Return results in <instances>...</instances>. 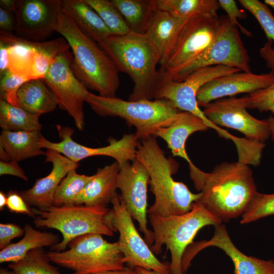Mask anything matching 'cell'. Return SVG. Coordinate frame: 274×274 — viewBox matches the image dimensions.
I'll return each instance as SVG.
<instances>
[{
	"mask_svg": "<svg viewBox=\"0 0 274 274\" xmlns=\"http://www.w3.org/2000/svg\"><path fill=\"white\" fill-rule=\"evenodd\" d=\"M190 177L201 193L197 201L222 221L242 215L257 192L253 172L239 161L224 162L210 173L190 166Z\"/></svg>",
	"mask_w": 274,
	"mask_h": 274,
	"instance_id": "1",
	"label": "cell"
},
{
	"mask_svg": "<svg viewBox=\"0 0 274 274\" xmlns=\"http://www.w3.org/2000/svg\"><path fill=\"white\" fill-rule=\"evenodd\" d=\"M136 159L147 169L150 190L155 197L153 205L148 210L149 215L161 217L180 215L190 211L201 197L193 193L183 183L174 180L179 164L167 157L156 137L152 136L139 143Z\"/></svg>",
	"mask_w": 274,
	"mask_h": 274,
	"instance_id": "2",
	"label": "cell"
},
{
	"mask_svg": "<svg viewBox=\"0 0 274 274\" xmlns=\"http://www.w3.org/2000/svg\"><path fill=\"white\" fill-rule=\"evenodd\" d=\"M55 31L72 49V68L79 80L99 95L116 96L120 83L114 62L98 43L77 27L63 9Z\"/></svg>",
	"mask_w": 274,
	"mask_h": 274,
	"instance_id": "3",
	"label": "cell"
},
{
	"mask_svg": "<svg viewBox=\"0 0 274 274\" xmlns=\"http://www.w3.org/2000/svg\"><path fill=\"white\" fill-rule=\"evenodd\" d=\"M119 72L128 75L133 83L128 100H153L158 87L160 73L157 69L159 55L145 34L132 31L112 35L100 45Z\"/></svg>",
	"mask_w": 274,
	"mask_h": 274,
	"instance_id": "4",
	"label": "cell"
},
{
	"mask_svg": "<svg viewBox=\"0 0 274 274\" xmlns=\"http://www.w3.org/2000/svg\"><path fill=\"white\" fill-rule=\"evenodd\" d=\"M32 210L36 227L54 229L61 233L62 239L51 247L53 251H64L72 240L83 235L97 233L112 236L117 231L112 224V209L107 206L73 204Z\"/></svg>",
	"mask_w": 274,
	"mask_h": 274,
	"instance_id": "5",
	"label": "cell"
},
{
	"mask_svg": "<svg viewBox=\"0 0 274 274\" xmlns=\"http://www.w3.org/2000/svg\"><path fill=\"white\" fill-rule=\"evenodd\" d=\"M149 218L154 238L150 248L157 255L162 253L163 245L169 250L170 274H184L182 268L183 255L187 247L193 243V239L200 229L223 222L198 201L186 214L167 217L149 215Z\"/></svg>",
	"mask_w": 274,
	"mask_h": 274,
	"instance_id": "6",
	"label": "cell"
},
{
	"mask_svg": "<svg viewBox=\"0 0 274 274\" xmlns=\"http://www.w3.org/2000/svg\"><path fill=\"white\" fill-rule=\"evenodd\" d=\"M85 101L101 117H118L135 128L139 141L154 136L160 127L170 124L181 111L169 101L160 99L125 100L115 97H105L88 91Z\"/></svg>",
	"mask_w": 274,
	"mask_h": 274,
	"instance_id": "7",
	"label": "cell"
},
{
	"mask_svg": "<svg viewBox=\"0 0 274 274\" xmlns=\"http://www.w3.org/2000/svg\"><path fill=\"white\" fill-rule=\"evenodd\" d=\"M67 247L66 250H51L47 254L51 262L72 270L73 274H93L125 267L118 242H108L101 234L81 235L72 240Z\"/></svg>",
	"mask_w": 274,
	"mask_h": 274,
	"instance_id": "8",
	"label": "cell"
},
{
	"mask_svg": "<svg viewBox=\"0 0 274 274\" xmlns=\"http://www.w3.org/2000/svg\"><path fill=\"white\" fill-rule=\"evenodd\" d=\"M220 19L217 36L208 48L177 68L167 72L160 71L161 76L180 82L197 69L215 65H225L250 72V58L238 27L230 23L227 16H222Z\"/></svg>",
	"mask_w": 274,
	"mask_h": 274,
	"instance_id": "9",
	"label": "cell"
},
{
	"mask_svg": "<svg viewBox=\"0 0 274 274\" xmlns=\"http://www.w3.org/2000/svg\"><path fill=\"white\" fill-rule=\"evenodd\" d=\"M241 70L225 65L210 66L197 69L182 81L177 82L160 76L155 99L166 100L181 111L190 112L201 118L209 128L219 135L225 130L214 125L204 115L198 105L197 93L206 83L218 77Z\"/></svg>",
	"mask_w": 274,
	"mask_h": 274,
	"instance_id": "10",
	"label": "cell"
},
{
	"mask_svg": "<svg viewBox=\"0 0 274 274\" xmlns=\"http://www.w3.org/2000/svg\"><path fill=\"white\" fill-rule=\"evenodd\" d=\"M112 224L119 233V248L131 268L140 267L170 274L169 265L161 262L139 234L121 197L117 193L112 200Z\"/></svg>",
	"mask_w": 274,
	"mask_h": 274,
	"instance_id": "11",
	"label": "cell"
},
{
	"mask_svg": "<svg viewBox=\"0 0 274 274\" xmlns=\"http://www.w3.org/2000/svg\"><path fill=\"white\" fill-rule=\"evenodd\" d=\"M71 55L68 50L56 56L44 80L54 94L59 108L73 118L79 130H83L85 125L83 104L89 91L72 70Z\"/></svg>",
	"mask_w": 274,
	"mask_h": 274,
	"instance_id": "12",
	"label": "cell"
},
{
	"mask_svg": "<svg viewBox=\"0 0 274 274\" xmlns=\"http://www.w3.org/2000/svg\"><path fill=\"white\" fill-rule=\"evenodd\" d=\"M60 141L52 142L43 135L40 147L57 151L70 160L78 163L85 158L95 156H106L114 158L121 165L136 159L139 140L134 134H125L119 139H108L109 145L98 148L86 147L75 142L72 138L74 129L68 126L56 125Z\"/></svg>",
	"mask_w": 274,
	"mask_h": 274,
	"instance_id": "13",
	"label": "cell"
},
{
	"mask_svg": "<svg viewBox=\"0 0 274 274\" xmlns=\"http://www.w3.org/2000/svg\"><path fill=\"white\" fill-rule=\"evenodd\" d=\"M247 109L245 95L217 99L204 106L203 112L215 125L235 129L248 140L264 143L270 135L266 120L256 118Z\"/></svg>",
	"mask_w": 274,
	"mask_h": 274,
	"instance_id": "14",
	"label": "cell"
},
{
	"mask_svg": "<svg viewBox=\"0 0 274 274\" xmlns=\"http://www.w3.org/2000/svg\"><path fill=\"white\" fill-rule=\"evenodd\" d=\"M117 179V188L132 219L137 221L139 230L145 240L151 245L154 242L153 232L147 227V187L150 177L143 164L138 159L119 165Z\"/></svg>",
	"mask_w": 274,
	"mask_h": 274,
	"instance_id": "15",
	"label": "cell"
},
{
	"mask_svg": "<svg viewBox=\"0 0 274 274\" xmlns=\"http://www.w3.org/2000/svg\"><path fill=\"white\" fill-rule=\"evenodd\" d=\"M220 25V19L217 14L190 18L161 71L167 72L177 68L202 53L215 39Z\"/></svg>",
	"mask_w": 274,
	"mask_h": 274,
	"instance_id": "16",
	"label": "cell"
},
{
	"mask_svg": "<svg viewBox=\"0 0 274 274\" xmlns=\"http://www.w3.org/2000/svg\"><path fill=\"white\" fill-rule=\"evenodd\" d=\"M62 0H17L15 13L16 36L41 42L56 31Z\"/></svg>",
	"mask_w": 274,
	"mask_h": 274,
	"instance_id": "17",
	"label": "cell"
},
{
	"mask_svg": "<svg viewBox=\"0 0 274 274\" xmlns=\"http://www.w3.org/2000/svg\"><path fill=\"white\" fill-rule=\"evenodd\" d=\"M209 247L222 250L230 258L234 264V274H274V261L260 259L242 253L234 245L222 223L215 226L211 239L193 243L187 247L182 258L183 269L187 271L195 255Z\"/></svg>",
	"mask_w": 274,
	"mask_h": 274,
	"instance_id": "18",
	"label": "cell"
},
{
	"mask_svg": "<svg viewBox=\"0 0 274 274\" xmlns=\"http://www.w3.org/2000/svg\"><path fill=\"white\" fill-rule=\"evenodd\" d=\"M274 82L271 72L256 74L251 71H238L215 78L204 84L197 93L199 107L218 99L240 93H250L268 87Z\"/></svg>",
	"mask_w": 274,
	"mask_h": 274,
	"instance_id": "19",
	"label": "cell"
},
{
	"mask_svg": "<svg viewBox=\"0 0 274 274\" xmlns=\"http://www.w3.org/2000/svg\"><path fill=\"white\" fill-rule=\"evenodd\" d=\"M45 155L46 162L52 164L51 172L38 179L30 188L19 192L28 206L40 210L53 206L54 194L61 181L70 170L79 165L52 149H47Z\"/></svg>",
	"mask_w": 274,
	"mask_h": 274,
	"instance_id": "20",
	"label": "cell"
},
{
	"mask_svg": "<svg viewBox=\"0 0 274 274\" xmlns=\"http://www.w3.org/2000/svg\"><path fill=\"white\" fill-rule=\"evenodd\" d=\"M209 127L199 117L188 112L181 111L168 125L158 129L154 136L159 137L167 144L174 156L184 159L189 166L194 164L186 150V142L189 136L197 131H203Z\"/></svg>",
	"mask_w": 274,
	"mask_h": 274,
	"instance_id": "21",
	"label": "cell"
},
{
	"mask_svg": "<svg viewBox=\"0 0 274 274\" xmlns=\"http://www.w3.org/2000/svg\"><path fill=\"white\" fill-rule=\"evenodd\" d=\"M189 18L178 17L158 9L155 12L145 34L157 49L161 67L166 64L183 27Z\"/></svg>",
	"mask_w": 274,
	"mask_h": 274,
	"instance_id": "22",
	"label": "cell"
},
{
	"mask_svg": "<svg viewBox=\"0 0 274 274\" xmlns=\"http://www.w3.org/2000/svg\"><path fill=\"white\" fill-rule=\"evenodd\" d=\"M119 165L116 161L98 168L76 198L75 204L107 206L117 193Z\"/></svg>",
	"mask_w": 274,
	"mask_h": 274,
	"instance_id": "23",
	"label": "cell"
},
{
	"mask_svg": "<svg viewBox=\"0 0 274 274\" xmlns=\"http://www.w3.org/2000/svg\"><path fill=\"white\" fill-rule=\"evenodd\" d=\"M62 9L77 27L99 45L112 35L97 12L84 0H63Z\"/></svg>",
	"mask_w": 274,
	"mask_h": 274,
	"instance_id": "24",
	"label": "cell"
},
{
	"mask_svg": "<svg viewBox=\"0 0 274 274\" xmlns=\"http://www.w3.org/2000/svg\"><path fill=\"white\" fill-rule=\"evenodd\" d=\"M57 106L54 94L43 79L26 82L17 93L16 106L33 115L40 117L53 111Z\"/></svg>",
	"mask_w": 274,
	"mask_h": 274,
	"instance_id": "25",
	"label": "cell"
},
{
	"mask_svg": "<svg viewBox=\"0 0 274 274\" xmlns=\"http://www.w3.org/2000/svg\"><path fill=\"white\" fill-rule=\"evenodd\" d=\"M21 239L11 243L0 251V263L16 262L22 260L30 251L44 247H52L59 242V237L52 232H42L28 224L24 227Z\"/></svg>",
	"mask_w": 274,
	"mask_h": 274,
	"instance_id": "26",
	"label": "cell"
},
{
	"mask_svg": "<svg viewBox=\"0 0 274 274\" xmlns=\"http://www.w3.org/2000/svg\"><path fill=\"white\" fill-rule=\"evenodd\" d=\"M41 131L2 130L0 145L9 154L11 160L20 162L26 159L45 155L39 141Z\"/></svg>",
	"mask_w": 274,
	"mask_h": 274,
	"instance_id": "27",
	"label": "cell"
},
{
	"mask_svg": "<svg viewBox=\"0 0 274 274\" xmlns=\"http://www.w3.org/2000/svg\"><path fill=\"white\" fill-rule=\"evenodd\" d=\"M0 42L8 47V70L25 77L28 80H31L35 51L29 40L1 30Z\"/></svg>",
	"mask_w": 274,
	"mask_h": 274,
	"instance_id": "28",
	"label": "cell"
},
{
	"mask_svg": "<svg viewBox=\"0 0 274 274\" xmlns=\"http://www.w3.org/2000/svg\"><path fill=\"white\" fill-rule=\"evenodd\" d=\"M131 31L145 34L157 9L155 0H111Z\"/></svg>",
	"mask_w": 274,
	"mask_h": 274,
	"instance_id": "29",
	"label": "cell"
},
{
	"mask_svg": "<svg viewBox=\"0 0 274 274\" xmlns=\"http://www.w3.org/2000/svg\"><path fill=\"white\" fill-rule=\"evenodd\" d=\"M157 9L181 18L217 15L220 8L216 0H155Z\"/></svg>",
	"mask_w": 274,
	"mask_h": 274,
	"instance_id": "30",
	"label": "cell"
},
{
	"mask_svg": "<svg viewBox=\"0 0 274 274\" xmlns=\"http://www.w3.org/2000/svg\"><path fill=\"white\" fill-rule=\"evenodd\" d=\"M39 117L0 99V126L3 130L41 131L42 125Z\"/></svg>",
	"mask_w": 274,
	"mask_h": 274,
	"instance_id": "31",
	"label": "cell"
},
{
	"mask_svg": "<svg viewBox=\"0 0 274 274\" xmlns=\"http://www.w3.org/2000/svg\"><path fill=\"white\" fill-rule=\"evenodd\" d=\"M76 169L70 170L61 181L54 194V206L75 204L77 196L93 179V175L79 174Z\"/></svg>",
	"mask_w": 274,
	"mask_h": 274,
	"instance_id": "32",
	"label": "cell"
},
{
	"mask_svg": "<svg viewBox=\"0 0 274 274\" xmlns=\"http://www.w3.org/2000/svg\"><path fill=\"white\" fill-rule=\"evenodd\" d=\"M43 248L29 251L21 260L10 263L8 267L18 274H62L50 263Z\"/></svg>",
	"mask_w": 274,
	"mask_h": 274,
	"instance_id": "33",
	"label": "cell"
},
{
	"mask_svg": "<svg viewBox=\"0 0 274 274\" xmlns=\"http://www.w3.org/2000/svg\"><path fill=\"white\" fill-rule=\"evenodd\" d=\"M99 15L112 35H123L131 31L123 16L111 0H84Z\"/></svg>",
	"mask_w": 274,
	"mask_h": 274,
	"instance_id": "34",
	"label": "cell"
},
{
	"mask_svg": "<svg viewBox=\"0 0 274 274\" xmlns=\"http://www.w3.org/2000/svg\"><path fill=\"white\" fill-rule=\"evenodd\" d=\"M274 215V193L263 194L258 192L252 198L241 215V224L255 221Z\"/></svg>",
	"mask_w": 274,
	"mask_h": 274,
	"instance_id": "35",
	"label": "cell"
},
{
	"mask_svg": "<svg viewBox=\"0 0 274 274\" xmlns=\"http://www.w3.org/2000/svg\"><path fill=\"white\" fill-rule=\"evenodd\" d=\"M238 2L257 19L267 40L274 42V16L267 6L258 0H239Z\"/></svg>",
	"mask_w": 274,
	"mask_h": 274,
	"instance_id": "36",
	"label": "cell"
},
{
	"mask_svg": "<svg viewBox=\"0 0 274 274\" xmlns=\"http://www.w3.org/2000/svg\"><path fill=\"white\" fill-rule=\"evenodd\" d=\"M0 75L1 98L16 106V95L19 89L29 80L25 77L8 70Z\"/></svg>",
	"mask_w": 274,
	"mask_h": 274,
	"instance_id": "37",
	"label": "cell"
},
{
	"mask_svg": "<svg viewBox=\"0 0 274 274\" xmlns=\"http://www.w3.org/2000/svg\"><path fill=\"white\" fill-rule=\"evenodd\" d=\"M247 108L274 114V82L267 87L247 95Z\"/></svg>",
	"mask_w": 274,
	"mask_h": 274,
	"instance_id": "38",
	"label": "cell"
},
{
	"mask_svg": "<svg viewBox=\"0 0 274 274\" xmlns=\"http://www.w3.org/2000/svg\"><path fill=\"white\" fill-rule=\"evenodd\" d=\"M218 1L220 7L227 13V16L230 23L236 26L245 36L252 37V32L242 26L237 20V19H246L247 15L244 11L238 8L236 2L234 0H219Z\"/></svg>",
	"mask_w": 274,
	"mask_h": 274,
	"instance_id": "39",
	"label": "cell"
},
{
	"mask_svg": "<svg viewBox=\"0 0 274 274\" xmlns=\"http://www.w3.org/2000/svg\"><path fill=\"white\" fill-rule=\"evenodd\" d=\"M7 194V208L10 212L25 215L33 219L35 217L32 208L28 205L19 192L10 190Z\"/></svg>",
	"mask_w": 274,
	"mask_h": 274,
	"instance_id": "40",
	"label": "cell"
},
{
	"mask_svg": "<svg viewBox=\"0 0 274 274\" xmlns=\"http://www.w3.org/2000/svg\"><path fill=\"white\" fill-rule=\"evenodd\" d=\"M25 230L15 223L0 224V249L3 250L11 244V241L24 235Z\"/></svg>",
	"mask_w": 274,
	"mask_h": 274,
	"instance_id": "41",
	"label": "cell"
},
{
	"mask_svg": "<svg viewBox=\"0 0 274 274\" xmlns=\"http://www.w3.org/2000/svg\"><path fill=\"white\" fill-rule=\"evenodd\" d=\"M0 175H11L27 181L28 179L18 162L14 160L0 161Z\"/></svg>",
	"mask_w": 274,
	"mask_h": 274,
	"instance_id": "42",
	"label": "cell"
},
{
	"mask_svg": "<svg viewBox=\"0 0 274 274\" xmlns=\"http://www.w3.org/2000/svg\"><path fill=\"white\" fill-rule=\"evenodd\" d=\"M16 20L14 14L0 7L1 30L12 33L15 31Z\"/></svg>",
	"mask_w": 274,
	"mask_h": 274,
	"instance_id": "43",
	"label": "cell"
},
{
	"mask_svg": "<svg viewBox=\"0 0 274 274\" xmlns=\"http://www.w3.org/2000/svg\"><path fill=\"white\" fill-rule=\"evenodd\" d=\"M272 41L267 40L263 46L259 50V53L265 61L267 67L274 75V47L272 46Z\"/></svg>",
	"mask_w": 274,
	"mask_h": 274,
	"instance_id": "44",
	"label": "cell"
},
{
	"mask_svg": "<svg viewBox=\"0 0 274 274\" xmlns=\"http://www.w3.org/2000/svg\"><path fill=\"white\" fill-rule=\"evenodd\" d=\"M9 65L8 49L6 44L0 42V74L8 70Z\"/></svg>",
	"mask_w": 274,
	"mask_h": 274,
	"instance_id": "45",
	"label": "cell"
},
{
	"mask_svg": "<svg viewBox=\"0 0 274 274\" xmlns=\"http://www.w3.org/2000/svg\"><path fill=\"white\" fill-rule=\"evenodd\" d=\"M0 7L13 13L15 15L17 7V1L1 0Z\"/></svg>",
	"mask_w": 274,
	"mask_h": 274,
	"instance_id": "46",
	"label": "cell"
},
{
	"mask_svg": "<svg viewBox=\"0 0 274 274\" xmlns=\"http://www.w3.org/2000/svg\"><path fill=\"white\" fill-rule=\"evenodd\" d=\"M93 274H138V272L131 267H125L123 269L109 270Z\"/></svg>",
	"mask_w": 274,
	"mask_h": 274,
	"instance_id": "47",
	"label": "cell"
},
{
	"mask_svg": "<svg viewBox=\"0 0 274 274\" xmlns=\"http://www.w3.org/2000/svg\"><path fill=\"white\" fill-rule=\"evenodd\" d=\"M7 205V194L3 191H0V211L5 210Z\"/></svg>",
	"mask_w": 274,
	"mask_h": 274,
	"instance_id": "48",
	"label": "cell"
},
{
	"mask_svg": "<svg viewBox=\"0 0 274 274\" xmlns=\"http://www.w3.org/2000/svg\"><path fill=\"white\" fill-rule=\"evenodd\" d=\"M0 158L1 161L4 162H8L11 160L9 154L1 145H0Z\"/></svg>",
	"mask_w": 274,
	"mask_h": 274,
	"instance_id": "49",
	"label": "cell"
},
{
	"mask_svg": "<svg viewBox=\"0 0 274 274\" xmlns=\"http://www.w3.org/2000/svg\"><path fill=\"white\" fill-rule=\"evenodd\" d=\"M134 269L138 274H163L156 271L149 270L140 267H136Z\"/></svg>",
	"mask_w": 274,
	"mask_h": 274,
	"instance_id": "50",
	"label": "cell"
},
{
	"mask_svg": "<svg viewBox=\"0 0 274 274\" xmlns=\"http://www.w3.org/2000/svg\"><path fill=\"white\" fill-rule=\"evenodd\" d=\"M266 120L269 127L270 135L274 141V117L270 116Z\"/></svg>",
	"mask_w": 274,
	"mask_h": 274,
	"instance_id": "51",
	"label": "cell"
},
{
	"mask_svg": "<svg viewBox=\"0 0 274 274\" xmlns=\"http://www.w3.org/2000/svg\"><path fill=\"white\" fill-rule=\"evenodd\" d=\"M0 274H18L13 270H10L5 268H1Z\"/></svg>",
	"mask_w": 274,
	"mask_h": 274,
	"instance_id": "52",
	"label": "cell"
},
{
	"mask_svg": "<svg viewBox=\"0 0 274 274\" xmlns=\"http://www.w3.org/2000/svg\"><path fill=\"white\" fill-rule=\"evenodd\" d=\"M264 3L274 9V0H265Z\"/></svg>",
	"mask_w": 274,
	"mask_h": 274,
	"instance_id": "53",
	"label": "cell"
}]
</instances>
